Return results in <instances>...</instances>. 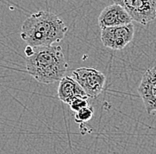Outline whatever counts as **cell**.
Returning a JSON list of instances; mask_svg holds the SVG:
<instances>
[{
	"instance_id": "1",
	"label": "cell",
	"mask_w": 156,
	"mask_h": 154,
	"mask_svg": "<svg viewBox=\"0 0 156 154\" xmlns=\"http://www.w3.org/2000/svg\"><path fill=\"white\" fill-rule=\"evenodd\" d=\"M68 27L56 14L48 11H39L29 16L21 26L20 37L32 48L51 46L60 42Z\"/></svg>"
},
{
	"instance_id": "2",
	"label": "cell",
	"mask_w": 156,
	"mask_h": 154,
	"mask_svg": "<svg viewBox=\"0 0 156 154\" xmlns=\"http://www.w3.org/2000/svg\"><path fill=\"white\" fill-rule=\"evenodd\" d=\"M68 63L59 45L34 48V53L26 57V69L38 82L50 84L65 76Z\"/></svg>"
},
{
	"instance_id": "3",
	"label": "cell",
	"mask_w": 156,
	"mask_h": 154,
	"mask_svg": "<svg viewBox=\"0 0 156 154\" xmlns=\"http://www.w3.org/2000/svg\"><path fill=\"white\" fill-rule=\"evenodd\" d=\"M83 89L88 97L96 98L103 91L106 76L93 68H79L72 72V76Z\"/></svg>"
},
{
	"instance_id": "4",
	"label": "cell",
	"mask_w": 156,
	"mask_h": 154,
	"mask_svg": "<svg viewBox=\"0 0 156 154\" xmlns=\"http://www.w3.org/2000/svg\"><path fill=\"white\" fill-rule=\"evenodd\" d=\"M126 11L132 20L146 25L156 19V0H114Z\"/></svg>"
},
{
	"instance_id": "5",
	"label": "cell",
	"mask_w": 156,
	"mask_h": 154,
	"mask_svg": "<svg viewBox=\"0 0 156 154\" xmlns=\"http://www.w3.org/2000/svg\"><path fill=\"white\" fill-rule=\"evenodd\" d=\"M135 28L132 23L101 29V42L105 47L114 51L125 48L133 40Z\"/></svg>"
},
{
	"instance_id": "6",
	"label": "cell",
	"mask_w": 156,
	"mask_h": 154,
	"mask_svg": "<svg viewBox=\"0 0 156 154\" xmlns=\"http://www.w3.org/2000/svg\"><path fill=\"white\" fill-rule=\"evenodd\" d=\"M137 90L147 114L156 112V67L149 68L144 73Z\"/></svg>"
},
{
	"instance_id": "7",
	"label": "cell",
	"mask_w": 156,
	"mask_h": 154,
	"mask_svg": "<svg viewBox=\"0 0 156 154\" xmlns=\"http://www.w3.org/2000/svg\"><path fill=\"white\" fill-rule=\"evenodd\" d=\"M132 19L125 10L116 4L105 7L98 16V26L100 29L123 26L131 23Z\"/></svg>"
},
{
	"instance_id": "8",
	"label": "cell",
	"mask_w": 156,
	"mask_h": 154,
	"mask_svg": "<svg viewBox=\"0 0 156 154\" xmlns=\"http://www.w3.org/2000/svg\"><path fill=\"white\" fill-rule=\"evenodd\" d=\"M76 96H87V95L73 77L65 75L58 82V97L63 103L69 104Z\"/></svg>"
},
{
	"instance_id": "9",
	"label": "cell",
	"mask_w": 156,
	"mask_h": 154,
	"mask_svg": "<svg viewBox=\"0 0 156 154\" xmlns=\"http://www.w3.org/2000/svg\"><path fill=\"white\" fill-rule=\"evenodd\" d=\"M94 111L91 106H87L75 114V121L78 124H84L88 122L93 116Z\"/></svg>"
},
{
	"instance_id": "10",
	"label": "cell",
	"mask_w": 156,
	"mask_h": 154,
	"mask_svg": "<svg viewBox=\"0 0 156 154\" xmlns=\"http://www.w3.org/2000/svg\"><path fill=\"white\" fill-rule=\"evenodd\" d=\"M71 110L75 113H76L78 111H80L81 109L89 106L88 103V97L87 96H76L75 98L72 99V101L68 104Z\"/></svg>"
},
{
	"instance_id": "11",
	"label": "cell",
	"mask_w": 156,
	"mask_h": 154,
	"mask_svg": "<svg viewBox=\"0 0 156 154\" xmlns=\"http://www.w3.org/2000/svg\"><path fill=\"white\" fill-rule=\"evenodd\" d=\"M33 53H34V48L27 45V47L25 48V55H26V57H30Z\"/></svg>"
}]
</instances>
